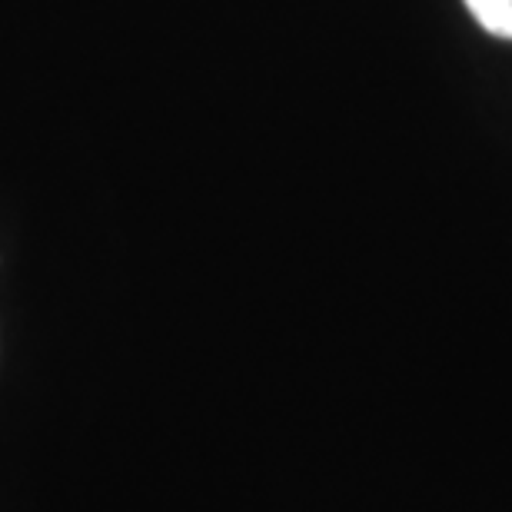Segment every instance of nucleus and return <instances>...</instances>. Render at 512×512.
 <instances>
[{"label": "nucleus", "instance_id": "nucleus-1", "mask_svg": "<svg viewBox=\"0 0 512 512\" xmlns=\"http://www.w3.org/2000/svg\"><path fill=\"white\" fill-rule=\"evenodd\" d=\"M469 14L493 37L512 40V0H466Z\"/></svg>", "mask_w": 512, "mask_h": 512}]
</instances>
